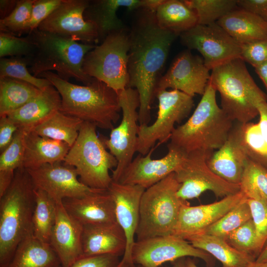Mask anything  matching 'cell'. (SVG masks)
Masks as SVG:
<instances>
[{
	"instance_id": "6",
	"label": "cell",
	"mask_w": 267,
	"mask_h": 267,
	"mask_svg": "<svg viewBox=\"0 0 267 267\" xmlns=\"http://www.w3.org/2000/svg\"><path fill=\"white\" fill-rule=\"evenodd\" d=\"M210 81L220 95L222 109L234 122H251L259 115L258 104L267 100L240 58L212 69Z\"/></svg>"
},
{
	"instance_id": "39",
	"label": "cell",
	"mask_w": 267,
	"mask_h": 267,
	"mask_svg": "<svg viewBox=\"0 0 267 267\" xmlns=\"http://www.w3.org/2000/svg\"><path fill=\"white\" fill-rule=\"evenodd\" d=\"M238 123L241 141L248 158L267 169V147L258 123Z\"/></svg>"
},
{
	"instance_id": "37",
	"label": "cell",
	"mask_w": 267,
	"mask_h": 267,
	"mask_svg": "<svg viewBox=\"0 0 267 267\" xmlns=\"http://www.w3.org/2000/svg\"><path fill=\"white\" fill-rule=\"evenodd\" d=\"M251 219V210L246 198L201 233L216 236L225 240L230 233Z\"/></svg>"
},
{
	"instance_id": "23",
	"label": "cell",
	"mask_w": 267,
	"mask_h": 267,
	"mask_svg": "<svg viewBox=\"0 0 267 267\" xmlns=\"http://www.w3.org/2000/svg\"><path fill=\"white\" fill-rule=\"evenodd\" d=\"M68 213L83 226L117 223L114 199L108 190H99L82 197L65 198Z\"/></svg>"
},
{
	"instance_id": "32",
	"label": "cell",
	"mask_w": 267,
	"mask_h": 267,
	"mask_svg": "<svg viewBox=\"0 0 267 267\" xmlns=\"http://www.w3.org/2000/svg\"><path fill=\"white\" fill-rule=\"evenodd\" d=\"M42 90L23 81L0 78V117L7 116L21 107Z\"/></svg>"
},
{
	"instance_id": "16",
	"label": "cell",
	"mask_w": 267,
	"mask_h": 267,
	"mask_svg": "<svg viewBox=\"0 0 267 267\" xmlns=\"http://www.w3.org/2000/svg\"><path fill=\"white\" fill-rule=\"evenodd\" d=\"M26 170L35 188L46 192L56 202H61L65 198L82 197L99 190L82 183L75 168L64 161Z\"/></svg>"
},
{
	"instance_id": "30",
	"label": "cell",
	"mask_w": 267,
	"mask_h": 267,
	"mask_svg": "<svg viewBox=\"0 0 267 267\" xmlns=\"http://www.w3.org/2000/svg\"><path fill=\"white\" fill-rule=\"evenodd\" d=\"M194 247L202 250L220 261L222 267H246L256 259L232 247L222 238L200 233L186 239Z\"/></svg>"
},
{
	"instance_id": "34",
	"label": "cell",
	"mask_w": 267,
	"mask_h": 267,
	"mask_svg": "<svg viewBox=\"0 0 267 267\" xmlns=\"http://www.w3.org/2000/svg\"><path fill=\"white\" fill-rule=\"evenodd\" d=\"M26 131L19 128L10 144L0 155V195H3L11 185L15 171L23 167Z\"/></svg>"
},
{
	"instance_id": "8",
	"label": "cell",
	"mask_w": 267,
	"mask_h": 267,
	"mask_svg": "<svg viewBox=\"0 0 267 267\" xmlns=\"http://www.w3.org/2000/svg\"><path fill=\"white\" fill-rule=\"evenodd\" d=\"M96 127L84 122L64 161L74 167L79 180L92 189L108 190L113 181L109 170L118 164L96 134Z\"/></svg>"
},
{
	"instance_id": "2",
	"label": "cell",
	"mask_w": 267,
	"mask_h": 267,
	"mask_svg": "<svg viewBox=\"0 0 267 267\" xmlns=\"http://www.w3.org/2000/svg\"><path fill=\"white\" fill-rule=\"evenodd\" d=\"M57 89L61 98L59 111L104 130H112L121 110L118 93L104 82L94 78L89 84L70 83L52 72L41 73Z\"/></svg>"
},
{
	"instance_id": "43",
	"label": "cell",
	"mask_w": 267,
	"mask_h": 267,
	"mask_svg": "<svg viewBox=\"0 0 267 267\" xmlns=\"http://www.w3.org/2000/svg\"><path fill=\"white\" fill-rule=\"evenodd\" d=\"M35 45L29 35L25 37L0 32V57H29L34 50Z\"/></svg>"
},
{
	"instance_id": "1",
	"label": "cell",
	"mask_w": 267,
	"mask_h": 267,
	"mask_svg": "<svg viewBox=\"0 0 267 267\" xmlns=\"http://www.w3.org/2000/svg\"><path fill=\"white\" fill-rule=\"evenodd\" d=\"M141 10L129 34L127 88L137 91L140 100L138 122L148 125L159 75L178 35L159 27L155 12Z\"/></svg>"
},
{
	"instance_id": "38",
	"label": "cell",
	"mask_w": 267,
	"mask_h": 267,
	"mask_svg": "<svg viewBox=\"0 0 267 267\" xmlns=\"http://www.w3.org/2000/svg\"><path fill=\"white\" fill-rule=\"evenodd\" d=\"M184 3L195 11L199 25L217 22L237 7V0H184Z\"/></svg>"
},
{
	"instance_id": "26",
	"label": "cell",
	"mask_w": 267,
	"mask_h": 267,
	"mask_svg": "<svg viewBox=\"0 0 267 267\" xmlns=\"http://www.w3.org/2000/svg\"><path fill=\"white\" fill-rule=\"evenodd\" d=\"M61 98L59 92L52 85L19 109L6 116L19 128L26 131H32L37 125L59 111Z\"/></svg>"
},
{
	"instance_id": "28",
	"label": "cell",
	"mask_w": 267,
	"mask_h": 267,
	"mask_svg": "<svg viewBox=\"0 0 267 267\" xmlns=\"http://www.w3.org/2000/svg\"><path fill=\"white\" fill-rule=\"evenodd\" d=\"M217 23L240 44L267 39V22L238 7Z\"/></svg>"
},
{
	"instance_id": "42",
	"label": "cell",
	"mask_w": 267,
	"mask_h": 267,
	"mask_svg": "<svg viewBox=\"0 0 267 267\" xmlns=\"http://www.w3.org/2000/svg\"><path fill=\"white\" fill-rule=\"evenodd\" d=\"M35 0H18L12 12L0 19V32L20 37L25 34L26 26L30 20Z\"/></svg>"
},
{
	"instance_id": "18",
	"label": "cell",
	"mask_w": 267,
	"mask_h": 267,
	"mask_svg": "<svg viewBox=\"0 0 267 267\" xmlns=\"http://www.w3.org/2000/svg\"><path fill=\"white\" fill-rule=\"evenodd\" d=\"M159 145L157 143L146 155L139 154L134 158L118 182L137 185L147 189L175 173L182 164L187 154L168 144V151L165 156L160 159H152L151 155Z\"/></svg>"
},
{
	"instance_id": "10",
	"label": "cell",
	"mask_w": 267,
	"mask_h": 267,
	"mask_svg": "<svg viewBox=\"0 0 267 267\" xmlns=\"http://www.w3.org/2000/svg\"><path fill=\"white\" fill-rule=\"evenodd\" d=\"M158 111L156 120L150 125H139L136 152L146 155L157 141L159 145L170 139L175 129L191 111L194 103L193 97L176 89H157Z\"/></svg>"
},
{
	"instance_id": "12",
	"label": "cell",
	"mask_w": 267,
	"mask_h": 267,
	"mask_svg": "<svg viewBox=\"0 0 267 267\" xmlns=\"http://www.w3.org/2000/svg\"><path fill=\"white\" fill-rule=\"evenodd\" d=\"M212 153L196 151L187 154L182 164L175 172L180 184L178 195L182 200L198 198L208 190L222 198L240 191L239 185L225 181L209 168L207 160Z\"/></svg>"
},
{
	"instance_id": "50",
	"label": "cell",
	"mask_w": 267,
	"mask_h": 267,
	"mask_svg": "<svg viewBox=\"0 0 267 267\" xmlns=\"http://www.w3.org/2000/svg\"><path fill=\"white\" fill-rule=\"evenodd\" d=\"M257 107L259 116L258 123L262 136L267 147V100L259 102Z\"/></svg>"
},
{
	"instance_id": "51",
	"label": "cell",
	"mask_w": 267,
	"mask_h": 267,
	"mask_svg": "<svg viewBox=\"0 0 267 267\" xmlns=\"http://www.w3.org/2000/svg\"><path fill=\"white\" fill-rule=\"evenodd\" d=\"M17 0H0V19L8 16L15 8Z\"/></svg>"
},
{
	"instance_id": "3",
	"label": "cell",
	"mask_w": 267,
	"mask_h": 267,
	"mask_svg": "<svg viewBox=\"0 0 267 267\" xmlns=\"http://www.w3.org/2000/svg\"><path fill=\"white\" fill-rule=\"evenodd\" d=\"M216 92L209 81L192 114L175 128L169 145L186 154L196 151L212 153L223 145L234 122L218 105Z\"/></svg>"
},
{
	"instance_id": "52",
	"label": "cell",
	"mask_w": 267,
	"mask_h": 267,
	"mask_svg": "<svg viewBox=\"0 0 267 267\" xmlns=\"http://www.w3.org/2000/svg\"><path fill=\"white\" fill-rule=\"evenodd\" d=\"M254 68L256 73L264 83L267 91V62Z\"/></svg>"
},
{
	"instance_id": "54",
	"label": "cell",
	"mask_w": 267,
	"mask_h": 267,
	"mask_svg": "<svg viewBox=\"0 0 267 267\" xmlns=\"http://www.w3.org/2000/svg\"><path fill=\"white\" fill-rule=\"evenodd\" d=\"M182 267H198L196 266L195 263L190 258H187L184 264L182 265Z\"/></svg>"
},
{
	"instance_id": "53",
	"label": "cell",
	"mask_w": 267,
	"mask_h": 267,
	"mask_svg": "<svg viewBox=\"0 0 267 267\" xmlns=\"http://www.w3.org/2000/svg\"><path fill=\"white\" fill-rule=\"evenodd\" d=\"M255 261L257 263L267 262V244L265 246Z\"/></svg>"
},
{
	"instance_id": "4",
	"label": "cell",
	"mask_w": 267,
	"mask_h": 267,
	"mask_svg": "<svg viewBox=\"0 0 267 267\" xmlns=\"http://www.w3.org/2000/svg\"><path fill=\"white\" fill-rule=\"evenodd\" d=\"M35 187L24 167L0 197V267H8L20 241L32 228Z\"/></svg>"
},
{
	"instance_id": "45",
	"label": "cell",
	"mask_w": 267,
	"mask_h": 267,
	"mask_svg": "<svg viewBox=\"0 0 267 267\" xmlns=\"http://www.w3.org/2000/svg\"><path fill=\"white\" fill-rule=\"evenodd\" d=\"M62 0H35L30 20L26 26L25 34H29L37 29L61 3Z\"/></svg>"
},
{
	"instance_id": "15",
	"label": "cell",
	"mask_w": 267,
	"mask_h": 267,
	"mask_svg": "<svg viewBox=\"0 0 267 267\" xmlns=\"http://www.w3.org/2000/svg\"><path fill=\"white\" fill-rule=\"evenodd\" d=\"M89 1L62 0L37 29L79 43L95 45L100 42L97 29L93 23L85 20L83 15Z\"/></svg>"
},
{
	"instance_id": "35",
	"label": "cell",
	"mask_w": 267,
	"mask_h": 267,
	"mask_svg": "<svg viewBox=\"0 0 267 267\" xmlns=\"http://www.w3.org/2000/svg\"><path fill=\"white\" fill-rule=\"evenodd\" d=\"M35 206L32 217L34 235L48 243L56 215V202L44 190L35 188Z\"/></svg>"
},
{
	"instance_id": "9",
	"label": "cell",
	"mask_w": 267,
	"mask_h": 267,
	"mask_svg": "<svg viewBox=\"0 0 267 267\" xmlns=\"http://www.w3.org/2000/svg\"><path fill=\"white\" fill-rule=\"evenodd\" d=\"M129 34L125 29L110 34L85 55L83 70L117 93L127 88Z\"/></svg>"
},
{
	"instance_id": "36",
	"label": "cell",
	"mask_w": 267,
	"mask_h": 267,
	"mask_svg": "<svg viewBox=\"0 0 267 267\" xmlns=\"http://www.w3.org/2000/svg\"><path fill=\"white\" fill-rule=\"evenodd\" d=\"M239 186L247 199L267 202V169L248 159Z\"/></svg>"
},
{
	"instance_id": "56",
	"label": "cell",
	"mask_w": 267,
	"mask_h": 267,
	"mask_svg": "<svg viewBox=\"0 0 267 267\" xmlns=\"http://www.w3.org/2000/svg\"><path fill=\"white\" fill-rule=\"evenodd\" d=\"M119 267H130V266L127 264L121 263L120 262Z\"/></svg>"
},
{
	"instance_id": "41",
	"label": "cell",
	"mask_w": 267,
	"mask_h": 267,
	"mask_svg": "<svg viewBox=\"0 0 267 267\" xmlns=\"http://www.w3.org/2000/svg\"><path fill=\"white\" fill-rule=\"evenodd\" d=\"M225 240L235 249L256 259L260 253L256 227L252 219L230 233Z\"/></svg>"
},
{
	"instance_id": "7",
	"label": "cell",
	"mask_w": 267,
	"mask_h": 267,
	"mask_svg": "<svg viewBox=\"0 0 267 267\" xmlns=\"http://www.w3.org/2000/svg\"><path fill=\"white\" fill-rule=\"evenodd\" d=\"M179 187L173 173L145 189L140 200L136 240L172 234L181 208L187 202L178 195Z\"/></svg>"
},
{
	"instance_id": "49",
	"label": "cell",
	"mask_w": 267,
	"mask_h": 267,
	"mask_svg": "<svg viewBox=\"0 0 267 267\" xmlns=\"http://www.w3.org/2000/svg\"><path fill=\"white\" fill-rule=\"evenodd\" d=\"M237 6L267 22V0H237Z\"/></svg>"
},
{
	"instance_id": "19",
	"label": "cell",
	"mask_w": 267,
	"mask_h": 267,
	"mask_svg": "<svg viewBox=\"0 0 267 267\" xmlns=\"http://www.w3.org/2000/svg\"><path fill=\"white\" fill-rule=\"evenodd\" d=\"M246 198L240 190L211 204L191 206L187 201L181 208L172 235L186 240L201 233Z\"/></svg>"
},
{
	"instance_id": "5",
	"label": "cell",
	"mask_w": 267,
	"mask_h": 267,
	"mask_svg": "<svg viewBox=\"0 0 267 267\" xmlns=\"http://www.w3.org/2000/svg\"><path fill=\"white\" fill-rule=\"evenodd\" d=\"M28 35L35 45L32 54L27 58L29 70L33 76L38 77L43 72L54 71L67 81L74 78L87 85L93 81L94 78L86 75L82 67L85 55L95 45L79 43L38 29Z\"/></svg>"
},
{
	"instance_id": "29",
	"label": "cell",
	"mask_w": 267,
	"mask_h": 267,
	"mask_svg": "<svg viewBox=\"0 0 267 267\" xmlns=\"http://www.w3.org/2000/svg\"><path fill=\"white\" fill-rule=\"evenodd\" d=\"M59 258L48 243L37 238L33 230L18 245L8 267H58Z\"/></svg>"
},
{
	"instance_id": "17",
	"label": "cell",
	"mask_w": 267,
	"mask_h": 267,
	"mask_svg": "<svg viewBox=\"0 0 267 267\" xmlns=\"http://www.w3.org/2000/svg\"><path fill=\"white\" fill-rule=\"evenodd\" d=\"M209 71L202 57L193 55L189 50H184L178 55L166 74L159 79L156 90L171 89L192 97L197 94L202 95L210 81Z\"/></svg>"
},
{
	"instance_id": "13",
	"label": "cell",
	"mask_w": 267,
	"mask_h": 267,
	"mask_svg": "<svg viewBox=\"0 0 267 267\" xmlns=\"http://www.w3.org/2000/svg\"><path fill=\"white\" fill-rule=\"evenodd\" d=\"M179 36L181 43L188 49H195L200 53L210 70L240 58V44L217 22L197 24Z\"/></svg>"
},
{
	"instance_id": "40",
	"label": "cell",
	"mask_w": 267,
	"mask_h": 267,
	"mask_svg": "<svg viewBox=\"0 0 267 267\" xmlns=\"http://www.w3.org/2000/svg\"><path fill=\"white\" fill-rule=\"evenodd\" d=\"M29 62L25 57H3L0 59V78L10 77L30 83L41 90L52 85L45 78L36 77L27 68Z\"/></svg>"
},
{
	"instance_id": "27",
	"label": "cell",
	"mask_w": 267,
	"mask_h": 267,
	"mask_svg": "<svg viewBox=\"0 0 267 267\" xmlns=\"http://www.w3.org/2000/svg\"><path fill=\"white\" fill-rule=\"evenodd\" d=\"M24 146L23 167L26 169L64 161L71 147L63 141L41 136L33 131H26Z\"/></svg>"
},
{
	"instance_id": "47",
	"label": "cell",
	"mask_w": 267,
	"mask_h": 267,
	"mask_svg": "<svg viewBox=\"0 0 267 267\" xmlns=\"http://www.w3.org/2000/svg\"><path fill=\"white\" fill-rule=\"evenodd\" d=\"M119 257L112 254L82 256L69 267H119Z\"/></svg>"
},
{
	"instance_id": "21",
	"label": "cell",
	"mask_w": 267,
	"mask_h": 267,
	"mask_svg": "<svg viewBox=\"0 0 267 267\" xmlns=\"http://www.w3.org/2000/svg\"><path fill=\"white\" fill-rule=\"evenodd\" d=\"M56 204V220L49 243L57 255L61 267H69L83 256V225L68 213L62 202Z\"/></svg>"
},
{
	"instance_id": "58",
	"label": "cell",
	"mask_w": 267,
	"mask_h": 267,
	"mask_svg": "<svg viewBox=\"0 0 267 267\" xmlns=\"http://www.w3.org/2000/svg\"></svg>"
},
{
	"instance_id": "31",
	"label": "cell",
	"mask_w": 267,
	"mask_h": 267,
	"mask_svg": "<svg viewBox=\"0 0 267 267\" xmlns=\"http://www.w3.org/2000/svg\"><path fill=\"white\" fill-rule=\"evenodd\" d=\"M155 15L160 27L178 36L198 24L196 12L183 0H165L158 7Z\"/></svg>"
},
{
	"instance_id": "20",
	"label": "cell",
	"mask_w": 267,
	"mask_h": 267,
	"mask_svg": "<svg viewBox=\"0 0 267 267\" xmlns=\"http://www.w3.org/2000/svg\"><path fill=\"white\" fill-rule=\"evenodd\" d=\"M145 189L137 185L123 184L113 181L108 189L115 203L117 223L123 230L127 246L120 263L134 267L132 259V250L135 242L137 228L140 200Z\"/></svg>"
},
{
	"instance_id": "24",
	"label": "cell",
	"mask_w": 267,
	"mask_h": 267,
	"mask_svg": "<svg viewBox=\"0 0 267 267\" xmlns=\"http://www.w3.org/2000/svg\"><path fill=\"white\" fill-rule=\"evenodd\" d=\"M147 0H89L84 11L85 20L93 23L96 27L99 40L101 42L111 33L125 29L121 20L117 15L121 7L130 11L146 9Z\"/></svg>"
},
{
	"instance_id": "33",
	"label": "cell",
	"mask_w": 267,
	"mask_h": 267,
	"mask_svg": "<svg viewBox=\"0 0 267 267\" xmlns=\"http://www.w3.org/2000/svg\"><path fill=\"white\" fill-rule=\"evenodd\" d=\"M83 122L58 111L32 131L41 136L63 141L71 147L78 136Z\"/></svg>"
},
{
	"instance_id": "55",
	"label": "cell",
	"mask_w": 267,
	"mask_h": 267,
	"mask_svg": "<svg viewBox=\"0 0 267 267\" xmlns=\"http://www.w3.org/2000/svg\"><path fill=\"white\" fill-rule=\"evenodd\" d=\"M246 267H267V262L257 263L255 261L248 265Z\"/></svg>"
},
{
	"instance_id": "11",
	"label": "cell",
	"mask_w": 267,
	"mask_h": 267,
	"mask_svg": "<svg viewBox=\"0 0 267 267\" xmlns=\"http://www.w3.org/2000/svg\"><path fill=\"white\" fill-rule=\"evenodd\" d=\"M119 103L122 111L120 124L111 130L109 138L101 139L106 149L116 158L118 164L112 170L113 181L118 182L124 171L133 160L136 152L139 125L140 100L136 89L127 88L119 92Z\"/></svg>"
},
{
	"instance_id": "57",
	"label": "cell",
	"mask_w": 267,
	"mask_h": 267,
	"mask_svg": "<svg viewBox=\"0 0 267 267\" xmlns=\"http://www.w3.org/2000/svg\"><path fill=\"white\" fill-rule=\"evenodd\" d=\"M61 267V266H59V267Z\"/></svg>"
},
{
	"instance_id": "22",
	"label": "cell",
	"mask_w": 267,
	"mask_h": 267,
	"mask_svg": "<svg viewBox=\"0 0 267 267\" xmlns=\"http://www.w3.org/2000/svg\"><path fill=\"white\" fill-rule=\"evenodd\" d=\"M248 159L241 141L239 123L236 122L225 142L211 154L207 163L219 177L239 185Z\"/></svg>"
},
{
	"instance_id": "48",
	"label": "cell",
	"mask_w": 267,
	"mask_h": 267,
	"mask_svg": "<svg viewBox=\"0 0 267 267\" xmlns=\"http://www.w3.org/2000/svg\"><path fill=\"white\" fill-rule=\"evenodd\" d=\"M18 126L6 116L0 118V152H2L11 143Z\"/></svg>"
},
{
	"instance_id": "44",
	"label": "cell",
	"mask_w": 267,
	"mask_h": 267,
	"mask_svg": "<svg viewBox=\"0 0 267 267\" xmlns=\"http://www.w3.org/2000/svg\"><path fill=\"white\" fill-rule=\"evenodd\" d=\"M247 201L256 227L258 247L261 253L267 243V202L263 200L247 198Z\"/></svg>"
},
{
	"instance_id": "14",
	"label": "cell",
	"mask_w": 267,
	"mask_h": 267,
	"mask_svg": "<svg viewBox=\"0 0 267 267\" xmlns=\"http://www.w3.org/2000/svg\"><path fill=\"white\" fill-rule=\"evenodd\" d=\"M185 257L200 258L208 265L213 263L210 254L172 234L136 240L132 250L133 263L141 267H159L165 263Z\"/></svg>"
},
{
	"instance_id": "25",
	"label": "cell",
	"mask_w": 267,
	"mask_h": 267,
	"mask_svg": "<svg viewBox=\"0 0 267 267\" xmlns=\"http://www.w3.org/2000/svg\"><path fill=\"white\" fill-rule=\"evenodd\" d=\"M83 256L124 255L127 246L125 233L117 223L83 226Z\"/></svg>"
},
{
	"instance_id": "46",
	"label": "cell",
	"mask_w": 267,
	"mask_h": 267,
	"mask_svg": "<svg viewBox=\"0 0 267 267\" xmlns=\"http://www.w3.org/2000/svg\"><path fill=\"white\" fill-rule=\"evenodd\" d=\"M240 58L254 68L267 62V39L240 44Z\"/></svg>"
}]
</instances>
